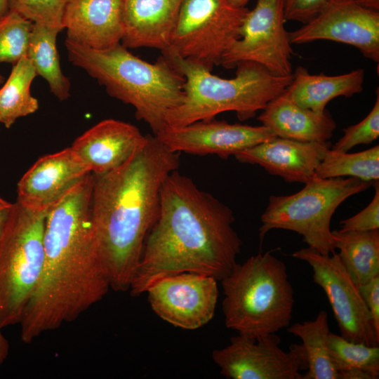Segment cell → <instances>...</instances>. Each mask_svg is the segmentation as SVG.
I'll return each mask as SVG.
<instances>
[{
	"mask_svg": "<svg viewBox=\"0 0 379 379\" xmlns=\"http://www.w3.org/2000/svg\"><path fill=\"white\" fill-rule=\"evenodd\" d=\"M183 0H122V37L127 48L166 49Z\"/></svg>",
	"mask_w": 379,
	"mask_h": 379,
	"instance_id": "20",
	"label": "cell"
},
{
	"mask_svg": "<svg viewBox=\"0 0 379 379\" xmlns=\"http://www.w3.org/2000/svg\"><path fill=\"white\" fill-rule=\"evenodd\" d=\"M328 313L320 310L315 319L295 323L287 331L301 339L305 350L307 369L302 379H338V373L328 351Z\"/></svg>",
	"mask_w": 379,
	"mask_h": 379,
	"instance_id": "25",
	"label": "cell"
},
{
	"mask_svg": "<svg viewBox=\"0 0 379 379\" xmlns=\"http://www.w3.org/2000/svg\"><path fill=\"white\" fill-rule=\"evenodd\" d=\"M280 342L275 333L258 338L239 334L229 345L215 350L212 358L228 379H302L300 371H307V360L302 344L285 352Z\"/></svg>",
	"mask_w": 379,
	"mask_h": 379,
	"instance_id": "12",
	"label": "cell"
},
{
	"mask_svg": "<svg viewBox=\"0 0 379 379\" xmlns=\"http://www.w3.org/2000/svg\"><path fill=\"white\" fill-rule=\"evenodd\" d=\"M365 71L357 69L345 74L328 76L311 74L299 66L284 93L298 105L317 113H324L327 104L339 97H351L363 91Z\"/></svg>",
	"mask_w": 379,
	"mask_h": 379,
	"instance_id": "22",
	"label": "cell"
},
{
	"mask_svg": "<svg viewBox=\"0 0 379 379\" xmlns=\"http://www.w3.org/2000/svg\"><path fill=\"white\" fill-rule=\"evenodd\" d=\"M91 172L67 147L39 158L18 183V201L36 212L46 213Z\"/></svg>",
	"mask_w": 379,
	"mask_h": 379,
	"instance_id": "16",
	"label": "cell"
},
{
	"mask_svg": "<svg viewBox=\"0 0 379 379\" xmlns=\"http://www.w3.org/2000/svg\"><path fill=\"white\" fill-rule=\"evenodd\" d=\"M229 2L237 7H246L250 0H228Z\"/></svg>",
	"mask_w": 379,
	"mask_h": 379,
	"instance_id": "39",
	"label": "cell"
},
{
	"mask_svg": "<svg viewBox=\"0 0 379 379\" xmlns=\"http://www.w3.org/2000/svg\"><path fill=\"white\" fill-rule=\"evenodd\" d=\"M288 34L291 44L335 41L352 46L365 58L379 62V11L348 0H328L314 18Z\"/></svg>",
	"mask_w": 379,
	"mask_h": 379,
	"instance_id": "14",
	"label": "cell"
},
{
	"mask_svg": "<svg viewBox=\"0 0 379 379\" xmlns=\"http://www.w3.org/2000/svg\"><path fill=\"white\" fill-rule=\"evenodd\" d=\"M62 27L67 39L96 50L121 44L122 0H67Z\"/></svg>",
	"mask_w": 379,
	"mask_h": 379,
	"instance_id": "19",
	"label": "cell"
},
{
	"mask_svg": "<svg viewBox=\"0 0 379 379\" xmlns=\"http://www.w3.org/2000/svg\"><path fill=\"white\" fill-rule=\"evenodd\" d=\"M363 7L379 11V0H348Z\"/></svg>",
	"mask_w": 379,
	"mask_h": 379,
	"instance_id": "37",
	"label": "cell"
},
{
	"mask_svg": "<svg viewBox=\"0 0 379 379\" xmlns=\"http://www.w3.org/2000/svg\"><path fill=\"white\" fill-rule=\"evenodd\" d=\"M220 281L227 328L258 338L291 325L294 291L286 264L270 251L237 263Z\"/></svg>",
	"mask_w": 379,
	"mask_h": 379,
	"instance_id": "6",
	"label": "cell"
},
{
	"mask_svg": "<svg viewBox=\"0 0 379 379\" xmlns=\"http://www.w3.org/2000/svg\"><path fill=\"white\" fill-rule=\"evenodd\" d=\"M335 248L345 270L358 286L379 276V230L331 231Z\"/></svg>",
	"mask_w": 379,
	"mask_h": 379,
	"instance_id": "23",
	"label": "cell"
},
{
	"mask_svg": "<svg viewBox=\"0 0 379 379\" xmlns=\"http://www.w3.org/2000/svg\"><path fill=\"white\" fill-rule=\"evenodd\" d=\"M325 142H300L276 137L236 153L241 163L257 164L288 182L306 183L314 175L326 152Z\"/></svg>",
	"mask_w": 379,
	"mask_h": 379,
	"instance_id": "18",
	"label": "cell"
},
{
	"mask_svg": "<svg viewBox=\"0 0 379 379\" xmlns=\"http://www.w3.org/2000/svg\"><path fill=\"white\" fill-rule=\"evenodd\" d=\"M322 178L350 176L365 181L379 180V145L356 153L328 149L316 168Z\"/></svg>",
	"mask_w": 379,
	"mask_h": 379,
	"instance_id": "28",
	"label": "cell"
},
{
	"mask_svg": "<svg viewBox=\"0 0 379 379\" xmlns=\"http://www.w3.org/2000/svg\"><path fill=\"white\" fill-rule=\"evenodd\" d=\"M36 76L27 55L13 65L0 88V123L6 128H10L18 118L38 110V100L31 93V85Z\"/></svg>",
	"mask_w": 379,
	"mask_h": 379,
	"instance_id": "26",
	"label": "cell"
},
{
	"mask_svg": "<svg viewBox=\"0 0 379 379\" xmlns=\"http://www.w3.org/2000/svg\"><path fill=\"white\" fill-rule=\"evenodd\" d=\"M13 204H11L0 197V238L5 230L11 215Z\"/></svg>",
	"mask_w": 379,
	"mask_h": 379,
	"instance_id": "35",
	"label": "cell"
},
{
	"mask_svg": "<svg viewBox=\"0 0 379 379\" xmlns=\"http://www.w3.org/2000/svg\"><path fill=\"white\" fill-rule=\"evenodd\" d=\"M284 92L262 109L258 117L262 125L281 138L300 142L328 141L337 127L329 112L317 113L302 107Z\"/></svg>",
	"mask_w": 379,
	"mask_h": 379,
	"instance_id": "21",
	"label": "cell"
},
{
	"mask_svg": "<svg viewBox=\"0 0 379 379\" xmlns=\"http://www.w3.org/2000/svg\"><path fill=\"white\" fill-rule=\"evenodd\" d=\"M134 125L108 119L102 120L79 136L71 147L93 174L114 170L124 164L145 142Z\"/></svg>",
	"mask_w": 379,
	"mask_h": 379,
	"instance_id": "17",
	"label": "cell"
},
{
	"mask_svg": "<svg viewBox=\"0 0 379 379\" xmlns=\"http://www.w3.org/2000/svg\"><path fill=\"white\" fill-rule=\"evenodd\" d=\"M93 185L89 173L46 213L43 265L20 321L24 343L75 320L110 288L94 238Z\"/></svg>",
	"mask_w": 379,
	"mask_h": 379,
	"instance_id": "1",
	"label": "cell"
},
{
	"mask_svg": "<svg viewBox=\"0 0 379 379\" xmlns=\"http://www.w3.org/2000/svg\"><path fill=\"white\" fill-rule=\"evenodd\" d=\"M146 293L157 316L187 330L202 327L213 319L219 294L215 278L193 272L160 279Z\"/></svg>",
	"mask_w": 379,
	"mask_h": 379,
	"instance_id": "13",
	"label": "cell"
},
{
	"mask_svg": "<svg viewBox=\"0 0 379 379\" xmlns=\"http://www.w3.org/2000/svg\"><path fill=\"white\" fill-rule=\"evenodd\" d=\"M328 1V0H283L285 20L305 24L314 18Z\"/></svg>",
	"mask_w": 379,
	"mask_h": 379,
	"instance_id": "33",
	"label": "cell"
},
{
	"mask_svg": "<svg viewBox=\"0 0 379 379\" xmlns=\"http://www.w3.org/2000/svg\"><path fill=\"white\" fill-rule=\"evenodd\" d=\"M285 21L283 0H257L244 19L239 38L224 53L220 65L229 69L248 61L275 75H291L293 51Z\"/></svg>",
	"mask_w": 379,
	"mask_h": 379,
	"instance_id": "10",
	"label": "cell"
},
{
	"mask_svg": "<svg viewBox=\"0 0 379 379\" xmlns=\"http://www.w3.org/2000/svg\"><path fill=\"white\" fill-rule=\"evenodd\" d=\"M375 194L369 204L362 211L340 222V231L365 232L379 228V185L375 182Z\"/></svg>",
	"mask_w": 379,
	"mask_h": 379,
	"instance_id": "32",
	"label": "cell"
},
{
	"mask_svg": "<svg viewBox=\"0 0 379 379\" xmlns=\"http://www.w3.org/2000/svg\"><path fill=\"white\" fill-rule=\"evenodd\" d=\"M328 351L338 379H378L379 347L350 341L330 333Z\"/></svg>",
	"mask_w": 379,
	"mask_h": 379,
	"instance_id": "27",
	"label": "cell"
},
{
	"mask_svg": "<svg viewBox=\"0 0 379 379\" xmlns=\"http://www.w3.org/2000/svg\"><path fill=\"white\" fill-rule=\"evenodd\" d=\"M375 104L367 116L357 124L343 129L344 135L332 147V149L347 152L359 145H369L379 136V92L377 88Z\"/></svg>",
	"mask_w": 379,
	"mask_h": 379,
	"instance_id": "31",
	"label": "cell"
},
{
	"mask_svg": "<svg viewBox=\"0 0 379 379\" xmlns=\"http://www.w3.org/2000/svg\"><path fill=\"white\" fill-rule=\"evenodd\" d=\"M10 11L9 0H0V20Z\"/></svg>",
	"mask_w": 379,
	"mask_h": 379,
	"instance_id": "38",
	"label": "cell"
},
{
	"mask_svg": "<svg viewBox=\"0 0 379 379\" xmlns=\"http://www.w3.org/2000/svg\"><path fill=\"white\" fill-rule=\"evenodd\" d=\"M177 152L155 135L124 164L93 174L91 220L97 251L110 288L129 290L146 237L159 211L161 186L178 170Z\"/></svg>",
	"mask_w": 379,
	"mask_h": 379,
	"instance_id": "3",
	"label": "cell"
},
{
	"mask_svg": "<svg viewBox=\"0 0 379 379\" xmlns=\"http://www.w3.org/2000/svg\"><path fill=\"white\" fill-rule=\"evenodd\" d=\"M33 24L11 10L0 20V63L13 65L27 55Z\"/></svg>",
	"mask_w": 379,
	"mask_h": 379,
	"instance_id": "29",
	"label": "cell"
},
{
	"mask_svg": "<svg viewBox=\"0 0 379 379\" xmlns=\"http://www.w3.org/2000/svg\"><path fill=\"white\" fill-rule=\"evenodd\" d=\"M232 209L194 181L171 172L161 186L157 219L133 277V296L160 279L182 272L221 281L232 270L242 241Z\"/></svg>",
	"mask_w": 379,
	"mask_h": 379,
	"instance_id": "2",
	"label": "cell"
},
{
	"mask_svg": "<svg viewBox=\"0 0 379 379\" xmlns=\"http://www.w3.org/2000/svg\"><path fill=\"white\" fill-rule=\"evenodd\" d=\"M2 328L0 326V366L7 358L9 352V343L1 332Z\"/></svg>",
	"mask_w": 379,
	"mask_h": 379,
	"instance_id": "36",
	"label": "cell"
},
{
	"mask_svg": "<svg viewBox=\"0 0 379 379\" xmlns=\"http://www.w3.org/2000/svg\"><path fill=\"white\" fill-rule=\"evenodd\" d=\"M69 60L82 69L107 93L134 107L137 119L154 135L166 126L169 114L185 98V78L162 55L151 63L119 44L96 50L65 39Z\"/></svg>",
	"mask_w": 379,
	"mask_h": 379,
	"instance_id": "4",
	"label": "cell"
},
{
	"mask_svg": "<svg viewBox=\"0 0 379 379\" xmlns=\"http://www.w3.org/2000/svg\"><path fill=\"white\" fill-rule=\"evenodd\" d=\"M4 77L0 74V85L4 82Z\"/></svg>",
	"mask_w": 379,
	"mask_h": 379,
	"instance_id": "40",
	"label": "cell"
},
{
	"mask_svg": "<svg viewBox=\"0 0 379 379\" xmlns=\"http://www.w3.org/2000/svg\"><path fill=\"white\" fill-rule=\"evenodd\" d=\"M248 10L228 0H183L169 46L162 51L212 71L239 38Z\"/></svg>",
	"mask_w": 379,
	"mask_h": 379,
	"instance_id": "9",
	"label": "cell"
},
{
	"mask_svg": "<svg viewBox=\"0 0 379 379\" xmlns=\"http://www.w3.org/2000/svg\"><path fill=\"white\" fill-rule=\"evenodd\" d=\"M62 29L34 23L27 57L36 75L44 78L51 92L60 101L70 96L69 79L62 73L56 46L58 33Z\"/></svg>",
	"mask_w": 379,
	"mask_h": 379,
	"instance_id": "24",
	"label": "cell"
},
{
	"mask_svg": "<svg viewBox=\"0 0 379 379\" xmlns=\"http://www.w3.org/2000/svg\"><path fill=\"white\" fill-rule=\"evenodd\" d=\"M374 182L352 177L322 178L315 174L295 194L271 195L260 218V243L270 230H287L300 234L309 247L320 253L332 254L335 252L331 230L333 215L345 199Z\"/></svg>",
	"mask_w": 379,
	"mask_h": 379,
	"instance_id": "7",
	"label": "cell"
},
{
	"mask_svg": "<svg viewBox=\"0 0 379 379\" xmlns=\"http://www.w3.org/2000/svg\"><path fill=\"white\" fill-rule=\"evenodd\" d=\"M185 78V98L168 116L166 126H183L214 119L225 112H234L240 121L255 116L290 84L293 74L278 76L248 61L237 65L235 77L223 79L204 67L175 54L162 51Z\"/></svg>",
	"mask_w": 379,
	"mask_h": 379,
	"instance_id": "5",
	"label": "cell"
},
{
	"mask_svg": "<svg viewBox=\"0 0 379 379\" xmlns=\"http://www.w3.org/2000/svg\"><path fill=\"white\" fill-rule=\"evenodd\" d=\"M358 288L379 334V276Z\"/></svg>",
	"mask_w": 379,
	"mask_h": 379,
	"instance_id": "34",
	"label": "cell"
},
{
	"mask_svg": "<svg viewBox=\"0 0 379 379\" xmlns=\"http://www.w3.org/2000/svg\"><path fill=\"white\" fill-rule=\"evenodd\" d=\"M154 135L172 152L222 159L277 137L263 125L230 124L215 118L183 126H166Z\"/></svg>",
	"mask_w": 379,
	"mask_h": 379,
	"instance_id": "15",
	"label": "cell"
},
{
	"mask_svg": "<svg viewBox=\"0 0 379 379\" xmlns=\"http://www.w3.org/2000/svg\"><path fill=\"white\" fill-rule=\"evenodd\" d=\"M292 256L312 267L313 281L326 295L340 335L352 342L378 346L379 334L358 286L345 270L338 253L326 255L307 247L295 251Z\"/></svg>",
	"mask_w": 379,
	"mask_h": 379,
	"instance_id": "11",
	"label": "cell"
},
{
	"mask_svg": "<svg viewBox=\"0 0 379 379\" xmlns=\"http://www.w3.org/2000/svg\"><path fill=\"white\" fill-rule=\"evenodd\" d=\"M46 213L18 201L0 238V326L20 323L38 282L44 261Z\"/></svg>",
	"mask_w": 379,
	"mask_h": 379,
	"instance_id": "8",
	"label": "cell"
},
{
	"mask_svg": "<svg viewBox=\"0 0 379 379\" xmlns=\"http://www.w3.org/2000/svg\"><path fill=\"white\" fill-rule=\"evenodd\" d=\"M67 0H9L10 10L30 20L63 30L62 16Z\"/></svg>",
	"mask_w": 379,
	"mask_h": 379,
	"instance_id": "30",
	"label": "cell"
}]
</instances>
